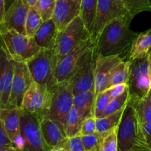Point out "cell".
<instances>
[{
  "label": "cell",
  "instance_id": "cell-45",
  "mask_svg": "<svg viewBox=\"0 0 151 151\" xmlns=\"http://www.w3.org/2000/svg\"><path fill=\"white\" fill-rule=\"evenodd\" d=\"M50 151H66V149L63 147H55V148L51 149Z\"/></svg>",
  "mask_w": 151,
  "mask_h": 151
},
{
  "label": "cell",
  "instance_id": "cell-5",
  "mask_svg": "<svg viewBox=\"0 0 151 151\" xmlns=\"http://www.w3.org/2000/svg\"><path fill=\"white\" fill-rule=\"evenodd\" d=\"M127 85L130 94V103H136L147 95L151 90L148 55L131 61Z\"/></svg>",
  "mask_w": 151,
  "mask_h": 151
},
{
  "label": "cell",
  "instance_id": "cell-20",
  "mask_svg": "<svg viewBox=\"0 0 151 151\" xmlns=\"http://www.w3.org/2000/svg\"><path fill=\"white\" fill-rule=\"evenodd\" d=\"M58 30L52 19L44 22L34 36L35 42L41 49L53 50L57 44Z\"/></svg>",
  "mask_w": 151,
  "mask_h": 151
},
{
  "label": "cell",
  "instance_id": "cell-7",
  "mask_svg": "<svg viewBox=\"0 0 151 151\" xmlns=\"http://www.w3.org/2000/svg\"><path fill=\"white\" fill-rule=\"evenodd\" d=\"M97 57L95 46L81 59L73 75L69 81L72 85L74 95L88 91L95 92L94 72Z\"/></svg>",
  "mask_w": 151,
  "mask_h": 151
},
{
  "label": "cell",
  "instance_id": "cell-43",
  "mask_svg": "<svg viewBox=\"0 0 151 151\" xmlns=\"http://www.w3.org/2000/svg\"><path fill=\"white\" fill-rule=\"evenodd\" d=\"M16 0H4L5 1V7H6V11L9 9V7L11 6V4L14 2Z\"/></svg>",
  "mask_w": 151,
  "mask_h": 151
},
{
  "label": "cell",
  "instance_id": "cell-38",
  "mask_svg": "<svg viewBox=\"0 0 151 151\" xmlns=\"http://www.w3.org/2000/svg\"><path fill=\"white\" fill-rule=\"evenodd\" d=\"M7 146H13V144L8 134L4 130L3 125L0 123V147H7Z\"/></svg>",
  "mask_w": 151,
  "mask_h": 151
},
{
  "label": "cell",
  "instance_id": "cell-39",
  "mask_svg": "<svg viewBox=\"0 0 151 151\" xmlns=\"http://www.w3.org/2000/svg\"><path fill=\"white\" fill-rule=\"evenodd\" d=\"M142 126L146 141L151 149V124L142 123Z\"/></svg>",
  "mask_w": 151,
  "mask_h": 151
},
{
  "label": "cell",
  "instance_id": "cell-28",
  "mask_svg": "<svg viewBox=\"0 0 151 151\" xmlns=\"http://www.w3.org/2000/svg\"><path fill=\"white\" fill-rule=\"evenodd\" d=\"M43 23L44 21L42 18L40 16L35 9L33 7H29L27 16L26 25H25L26 35L31 38H34Z\"/></svg>",
  "mask_w": 151,
  "mask_h": 151
},
{
  "label": "cell",
  "instance_id": "cell-25",
  "mask_svg": "<svg viewBox=\"0 0 151 151\" xmlns=\"http://www.w3.org/2000/svg\"><path fill=\"white\" fill-rule=\"evenodd\" d=\"M125 109L112 114L106 117L96 119V123H97L96 133H97L99 135H103L117 128L121 122Z\"/></svg>",
  "mask_w": 151,
  "mask_h": 151
},
{
  "label": "cell",
  "instance_id": "cell-2",
  "mask_svg": "<svg viewBox=\"0 0 151 151\" xmlns=\"http://www.w3.org/2000/svg\"><path fill=\"white\" fill-rule=\"evenodd\" d=\"M118 151L150 150L143 133L141 122L132 103L129 102L118 126Z\"/></svg>",
  "mask_w": 151,
  "mask_h": 151
},
{
  "label": "cell",
  "instance_id": "cell-17",
  "mask_svg": "<svg viewBox=\"0 0 151 151\" xmlns=\"http://www.w3.org/2000/svg\"><path fill=\"white\" fill-rule=\"evenodd\" d=\"M81 0H56L52 20L58 32H61L81 15Z\"/></svg>",
  "mask_w": 151,
  "mask_h": 151
},
{
  "label": "cell",
  "instance_id": "cell-26",
  "mask_svg": "<svg viewBox=\"0 0 151 151\" xmlns=\"http://www.w3.org/2000/svg\"><path fill=\"white\" fill-rule=\"evenodd\" d=\"M131 60H123L115 68L113 74L111 76L108 88L120 84H128L131 72Z\"/></svg>",
  "mask_w": 151,
  "mask_h": 151
},
{
  "label": "cell",
  "instance_id": "cell-35",
  "mask_svg": "<svg viewBox=\"0 0 151 151\" xmlns=\"http://www.w3.org/2000/svg\"><path fill=\"white\" fill-rule=\"evenodd\" d=\"M64 148L66 151H86L81 136L68 138Z\"/></svg>",
  "mask_w": 151,
  "mask_h": 151
},
{
  "label": "cell",
  "instance_id": "cell-12",
  "mask_svg": "<svg viewBox=\"0 0 151 151\" xmlns=\"http://www.w3.org/2000/svg\"><path fill=\"white\" fill-rule=\"evenodd\" d=\"M130 15L122 0H98L92 37L97 41L103 29L113 19Z\"/></svg>",
  "mask_w": 151,
  "mask_h": 151
},
{
  "label": "cell",
  "instance_id": "cell-40",
  "mask_svg": "<svg viewBox=\"0 0 151 151\" xmlns=\"http://www.w3.org/2000/svg\"><path fill=\"white\" fill-rule=\"evenodd\" d=\"M6 13L5 1L4 0H0V22H1Z\"/></svg>",
  "mask_w": 151,
  "mask_h": 151
},
{
  "label": "cell",
  "instance_id": "cell-19",
  "mask_svg": "<svg viewBox=\"0 0 151 151\" xmlns=\"http://www.w3.org/2000/svg\"><path fill=\"white\" fill-rule=\"evenodd\" d=\"M41 129L44 141L50 148H64L68 138L57 122L45 116L41 120Z\"/></svg>",
  "mask_w": 151,
  "mask_h": 151
},
{
  "label": "cell",
  "instance_id": "cell-16",
  "mask_svg": "<svg viewBox=\"0 0 151 151\" xmlns=\"http://www.w3.org/2000/svg\"><path fill=\"white\" fill-rule=\"evenodd\" d=\"M123 60V58L119 55L107 57L98 55L94 72V88L96 94L108 89L111 76L115 68Z\"/></svg>",
  "mask_w": 151,
  "mask_h": 151
},
{
  "label": "cell",
  "instance_id": "cell-34",
  "mask_svg": "<svg viewBox=\"0 0 151 151\" xmlns=\"http://www.w3.org/2000/svg\"><path fill=\"white\" fill-rule=\"evenodd\" d=\"M96 132H97V123H96L95 117L92 116V117L87 118L83 121L80 135L82 137L89 136L95 134Z\"/></svg>",
  "mask_w": 151,
  "mask_h": 151
},
{
  "label": "cell",
  "instance_id": "cell-46",
  "mask_svg": "<svg viewBox=\"0 0 151 151\" xmlns=\"http://www.w3.org/2000/svg\"><path fill=\"white\" fill-rule=\"evenodd\" d=\"M88 151H98V147L97 148H94V149H91V150H88Z\"/></svg>",
  "mask_w": 151,
  "mask_h": 151
},
{
  "label": "cell",
  "instance_id": "cell-11",
  "mask_svg": "<svg viewBox=\"0 0 151 151\" xmlns=\"http://www.w3.org/2000/svg\"><path fill=\"white\" fill-rule=\"evenodd\" d=\"M97 41L92 36L80 43L72 52L60 59L56 66L55 76L58 83L69 81L83 56L95 47Z\"/></svg>",
  "mask_w": 151,
  "mask_h": 151
},
{
  "label": "cell",
  "instance_id": "cell-18",
  "mask_svg": "<svg viewBox=\"0 0 151 151\" xmlns=\"http://www.w3.org/2000/svg\"><path fill=\"white\" fill-rule=\"evenodd\" d=\"M21 114L22 110L18 108L0 109V123L4 126L15 148L19 150H22Z\"/></svg>",
  "mask_w": 151,
  "mask_h": 151
},
{
  "label": "cell",
  "instance_id": "cell-32",
  "mask_svg": "<svg viewBox=\"0 0 151 151\" xmlns=\"http://www.w3.org/2000/svg\"><path fill=\"white\" fill-rule=\"evenodd\" d=\"M133 18L142 12H151L150 0H122Z\"/></svg>",
  "mask_w": 151,
  "mask_h": 151
},
{
  "label": "cell",
  "instance_id": "cell-33",
  "mask_svg": "<svg viewBox=\"0 0 151 151\" xmlns=\"http://www.w3.org/2000/svg\"><path fill=\"white\" fill-rule=\"evenodd\" d=\"M110 101L109 89L96 94L94 111V116L96 119H100L102 117L106 106L110 103Z\"/></svg>",
  "mask_w": 151,
  "mask_h": 151
},
{
  "label": "cell",
  "instance_id": "cell-36",
  "mask_svg": "<svg viewBox=\"0 0 151 151\" xmlns=\"http://www.w3.org/2000/svg\"><path fill=\"white\" fill-rule=\"evenodd\" d=\"M83 142L85 146L86 151H88L94 148H97L100 142V136L97 133L91 134L89 136H83L82 137Z\"/></svg>",
  "mask_w": 151,
  "mask_h": 151
},
{
  "label": "cell",
  "instance_id": "cell-27",
  "mask_svg": "<svg viewBox=\"0 0 151 151\" xmlns=\"http://www.w3.org/2000/svg\"><path fill=\"white\" fill-rule=\"evenodd\" d=\"M132 105L141 123L151 124V90L147 95L136 103H132Z\"/></svg>",
  "mask_w": 151,
  "mask_h": 151
},
{
  "label": "cell",
  "instance_id": "cell-13",
  "mask_svg": "<svg viewBox=\"0 0 151 151\" xmlns=\"http://www.w3.org/2000/svg\"><path fill=\"white\" fill-rule=\"evenodd\" d=\"M33 82L27 63L15 62L14 78L7 108L21 109L24 97Z\"/></svg>",
  "mask_w": 151,
  "mask_h": 151
},
{
  "label": "cell",
  "instance_id": "cell-14",
  "mask_svg": "<svg viewBox=\"0 0 151 151\" xmlns=\"http://www.w3.org/2000/svg\"><path fill=\"white\" fill-rule=\"evenodd\" d=\"M15 61L1 44L0 52V106L5 109L8 105L14 78Z\"/></svg>",
  "mask_w": 151,
  "mask_h": 151
},
{
  "label": "cell",
  "instance_id": "cell-23",
  "mask_svg": "<svg viewBox=\"0 0 151 151\" xmlns=\"http://www.w3.org/2000/svg\"><path fill=\"white\" fill-rule=\"evenodd\" d=\"M98 0H81V15L87 30L92 35L97 15Z\"/></svg>",
  "mask_w": 151,
  "mask_h": 151
},
{
  "label": "cell",
  "instance_id": "cell-8",
  "mask_svg": "<svg viewBox=\"0 0 151 151\" xmlns=\"http://www.w3.org/2000/svg\"><path fill=\"white\" fill-rule=\"evenodd\" d=\"M91 36L81 16L74 19L66 29L58 33L54 50L58 62L72 52L80 43Z\"/></svg>",
  "mask_w": 151,
  "mask_h": 151
},
{
  "label": "cell",
  "instance_id": "cell-9",
  "mask_svg": "<svg viewBox=\"0 0 151 151\" xmlns=\"http://www.w3.org/2000/svg\"><path fill=\"white\" fill-rule=\"evenodd\" d=\"M73 97L72 85L69 81L58 83L53 92L47 117L57 122L63 130L66 115L74 106Z\"/></svg>",
  "mask_w": 151,
  "mask_h": 151
},
{
  "label": "cell",
  "instance_id": "cell-3",
  "mask_svg": "<svg viewBox=\"0 0 151 151\" xmlns=\"http://www.w3.org/2000/svg\"><path fill=\"white\" fill-rule=\"evenodd\" d=\"M34 82L54 92L58 83L55 71L58 64L55 50L41 49L36 55L27 63Z\"/></svg>",
  "mask_w": 151,
  "mask_h": 151
},
{
  "label": "cell",
  "instance_id": "cell-41",
  "mask_svg": "<svg viewBox=\"0 0 151 151\" xmlns=\"http://www.w3.org/2000/svg\"><path fill=\"white\" fill-rule=\"evenodd\" d=\"M22 1H24V3L27 7H31L35 6V4H36L38 0H22Z\"/></svg>",
  "mask_w": 151,
  "mask_h": 151
},
{
  "label": "cell",
  "instance_id": "cell-30",
  "mask_svg": "<svg viewBox=\"0 0 151 151\" xmlns=\"http://www.w3.org/2000/svg\"><path fill=\"white\" fill-rule=\"evenodd\" d=\"M130 102V94L128 91V88L125 92L118 97L115 98L114 100L110 101V103L106 106V109L104 111L103 116L101 118L106 117L109 115L112 114L114 113L119 111L121 110H123L127 107L128 104Z\"/></svg>",
  "mask_w": 151,
  "mask_h": 151
},
{
  "label": "cell",
  "instance_id": "cell-1",
  "mask_svg": "<svg viewBox=\"0 0 151 151\" xmlns=\"http://www.w3.org/2000/svg\"><path fill=\"white\" fill-rule=\"evenodd\" d=\"M134 18L125 16L113 19L106 24L97 39L96 52L98 55L114 56L128 52L139 32L131 29V22Z\"/></svg>",
  "mask_w": 151,
  "mask_h": 151
},
{
  "label": "cell",
  "instance_id": "cell-22",
  "mask_svg": "<svg viewBox=\"0 0 151 151\" xmlns=\"http://www.w3.org/2000/svg\"><path fill=\"white\" fill-rule=\"evenodd\" d=\"M151 50V27L139 34L129 51L128 60H136L147 55Z\"/></svg>",
  "mask_w": 151,
  "mask_h": 151
},
{
  "label": "cell",
  "instance_id": "cell-4",
  "mask_svg": "<svg viewBox=\"0 0 151 151\" xmlns=\"http://www.w3.org/2000/svg\"><path fill=\"white\" fill-rule=\"evenodd\" d=\"M1 44L15 62L27 63L41 50L34 38L16 30L0 31Z\"/></svg>",
  "mask_w": 151,
  "mask_h": 151
},
{
  "label": "cell",
  "instance_id": "cell-47",
  "mask_svg": "<svg viewBox=\"0 0 151 151\" xmlns=\"http://www.w3.org/2000/svg\"><path fill=\"white\" fill-rule=\"evenodd\" d=\"M150 51H151V50H150Z\"/></svg>",
  "mask_w": 151,
  "mask_h": 151
},
{
  "label": "cell",
  "instance_id": "cell-37",
  "mask_svg": "<svg viewBox=\"0 0 151 151\" xmlns=\"http://www.w3.org/2000/svg\"><path fill=\"white\" fill-rule=\"evenodd\" d=\"M108 89L109 91V96H110V100L111 101V100H114L115 98L123 94L128 89V85L127 84H120V85L111 87Z\"/></svg>",
  "mask_w": 151,
  "mask_h": 151
},
{
  "label": "cell",
  "instance_id": "cell-44",
  "mask_svg": "<svg viewBox=\"0 0 151 151\" xmlns=\"http://www.w3.org/2000/svg\"><path fill=\"white\" fill-rule=\"evenodd\" d=\"M148 63H149V69H150V74L151 76V51L148 53Z\"/></svg>",
  "mask_w": 151,
  "mask_h": 151
},
{
  "label": "cell",
  "instance_id": "cell-24",
  "mask_svg": "<svg viewBox=\"0 0 151 151\" xmlns=\"http://www.w3.org/2000/svg\"><path fill=\"white\" fill-rule=\"evenodd\" d=\"M83 120L81 118L78 111L73 106L70 111L66 115L63 125V131L67 138L81 136V129Z\"/></svg>",
  "mask_w": 151,
  "mask_h": 151
},
{
  "label": "cell",
  "instance_id": "cell-15",
  "mask_svg": "<svg viewBox=\"0 0 151 151\" xmlns=\"http://www.w3.org/2000/svg\"><path fill=\"white\" fill-rule=\"evenodd\" d=\"M29 7L22 0H16L6 11L2 21L0 22V31L16 30L26 35L27 16Z\"/></svg>",
  "mask_w": 151,
  "mask_h": 151
},
{
  "label": "cell",
  "instance_id": "cell-31",
  "mask_svg": "<svg viewBox=\"0 0 151 151\" xmlns=\"http://www.w3.org/2000/svg\"><path fill=\"white\" fill-rule=\"evenodd\" d=\"M55 5L56 0H38L33 7L44 22L52 19Z\"/></svg>",
  "mask_w": 151,
  "mask_h": 151
},
{
  "label": "cell",
  "instance_id": "cell-10",
  "mask_svg": "<svg viewBox=\"0 0 151 151\" xmlns=\"http://www.w3.org/2000/svg\"><path fill=\"white\" fill-rule=\"evenodd\" d=\"M52 95L53 93L46 87L33 82L24 97L21 109L35 115L41 120L50 110Z\"/></svg>",
  "mask_w": 151,
  "mask_h": 151
},
{
  "label": "cell",
  "instance_id": "cell-29",
  "mask_svg": "<svg viewBox=\"0 0 151 151\" xmlns=\"http://www.w3.org/2000/svg\"><path fill=\"white\" fill-rule=\"evenodd\" d=\"M118 127L100 136L98 151H118Z\"/></svg>",
  "mask_w": 151,
  "mask_h": 151
},
{
  "label": "cell",
  "instance_id": "cell-21",
  "mask_svg": "<svg viewBox=\"0 0 151 151\" xmlns=\"http://www.w3.org/2000/svg\"><path fill=\"white\" fill-rule=\"evenodd\" d=\"M95 97V92L91 91L81 92L74 95L73 106L78 111L83 121L94 116Z\"/></svg>",
  "mask_w": 151,
  "mask_h": 151
},
{
  "label": "cell",
  "instance_id": "cell-42",
  "mask_svg": "<svg viewBox=\"0 0 151 151\" xmlns=\"http://www.w3.org/2000/svg\"><path fill=\"white\" fill-rule=\"evenodd\" d=\"M14 146H7V147H0V151H14Z\"/></svg>",
  "mask_w": 151,
  "mask_h": 151
},
{
  "label": "cell",
  "instance_id": "cell-6",
  "mask_svg": "<svg viewBox=\"0 0 151 151\" xmlns=\"http://www.w3.org/2000/svg\"><path fill=\"white\" fill-rule=\"evenodd\" d=\"M21 141L22 151L51 150L43 137L41 119L35 115L22 110L21 114Z\"/></svg>",
  "mask_w": 151,
  "mask_h": 151
}]
</instances>
